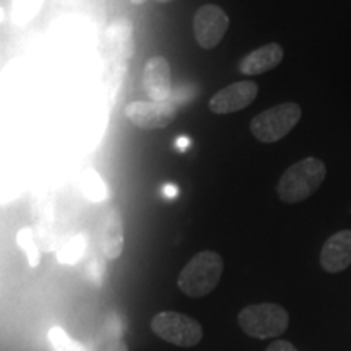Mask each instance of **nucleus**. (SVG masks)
<instances>
[{"mask_svg":"<svg viewBox=\"0 0 351 351\" xmlns=\"http://www.w3.org/2000/svg\"><path fill=\"white\" fill-rule=\"evenodd\" d=\"M327 166L319 158L309 156L285 171L276 184V195L283 204L293 205L309 199L326 181Z\"/></svg>","mask_w":351,"mask_h":351,"instance_id":"f257e3e1","label":"nucleus"},{"mask_svg":"<svg viewBox=\"0 0 351 351\" xmlns=\"http://www.w3.org/2000/svg\"><path fill=\"white\" fill-rule=\"evenodd\" d=\"M223 269L225 265L218 252H199L181 270L178 276V287L189 298H204L218 287Z\"/></svg>","mask_w":351,"mask_h":351,"instance_id":"f03ea898","label":"nucleus"},{"mask_svg":"<svg viewBox=\"0 0 351 351\" xmlns=\"http://www.w3.org/2000/svg\"><path fill=\"white\" fill-rule=\"evenodd\" d=\"M238 324L245 335L267 340L283 335L289 324L288 311L275 302H261L244 307L238 314Z\"/></svg>","mask_w":351,"mask_h":351,"instance_id":"7ed1b4c3","label":"nucleus"},{"mask_svg":"<svg viewBox=\"0 0 351 351\" xmlns=\"http://www.w3.org/2000/svg\"><path fill=\"white\" fill-rule=\"evenodd\" d=\"M302 109L296 103H282L265 109L251 121V134L262 143H275L287 135L301 121Z\"/></svg>","mask_w":351,"mask_h":351,"instance_id":"20e7f679","label":"nucleus"},{"mask_svg":"<svg viewBox=\"0 0 351 351\" xmlns=\"http://www.w3.org/2000/svg\"><path fill=\"white\" fill-rule=\"evenodd\" d=\"M152 332L168 343L191 348L199 345L204 339V328L200 322L191 315L163 311L152 319Z\"/></svg>","mask_w":351,"mask_h":351,"instance_id":"39448f33","label":"nucleus"},{"mask_svg":"<svg viewBox=\"0 0 351 351\" xmlns=\"http://www.w3.org/2000/svg\"><path fill=\"white\" fill-rule=\"evenodd\" d=\"M104 56H106L108 67L112 65V86L114 75L124 77V64L135 54L134 23L129 19H116L108 25L103 36Z\"/></svg>","mask_w":351,"mask_h":351,"instance_id":"423d86ee","label":"nucleus"},{"mask_svg":"<svg viewBox=\"0 0 351 351\" xmlns=\"http://www.w3.org/2000/svg\"><path fill=\"white\" fill-rule=\"evenodd\" d=\"M125 117L132 125L143 130H160L171 125L178 116L173 101H132L125 106Z\"/></svg>","mask_w":351,"mask_h":351,"instance_id":"0eeeda50","label":"nucleus"},{"mask_svg":"<svg viewBox=\"0 0 351 351\" xmlns=\"http://www.w3.org/2000/svg\"><path fill=\"white\" fill-rule=\"evenodd\" d=\"M192 26L199 46L204 49H213L225 38L230 28V16L221 7L208 3L195 12Z\"/></svg>","mask_w":351,"mask_h":351,"instance_id":"6e6552de","label":"nucleus"},{"mask_svg":"<svg viewBox=\"0 0 351 351\" xmlns=\"http://www.w3.org/2000/svg\"><path fill=\"white\" fill-rule=\"evenodd\" d=\"M258 85L252 80L231 83L215 93L208 101V108L213 114H232L243 111L256 101Z\"/></svg>","mask_w":351,"mask_h":351,"instance_id":"1a4fd4ad","label":"nucleus"},{"mask_svg":"<svg viewBox=\"0 0 351 351\" xmlns=\"http://www.w3.org/2000/svg\"><path fill=\"white\" fill-rule=\"evenodd\" d=\"M142 85L148 98L156 103L168 101L173 95V80H171V65L165 57L155 56L145 64Z\"/></svg>","mask_w":351,"mask_h":351,"instance_id":"9d476101","label":"nucleus"},{"mask_svg":"<svg viewBox=\"0 0 351 351\" xmlns=\"http://www.w3.org/2000/svg\"><path fill=\"white\" fill-rule=\"evenodd\" d=\"M351 265V230H341L324 243L320 267L327 274H340Z\"/></svg>","mask_w":351,"mask_h":351,"instance_id":"9b49d317","label":"nucleus"},{"mask_svg":"<svg viewBox=\"0 0 351 351\" xmlns=\"http://www.w3.org/2000/svg\"><path fill=\"white\" fill-rule=\"evenodd\" d=\"M125 231L119 208H109L101 225V251L108 261H117L124 252Z\"/></svg>","mask_w":351,"mask_h":351,"instance_id":"f8f14e48","label":"nucleus"},{"mask_svg":"<svg viewBox=\"0 0 351 351\" xmlns=\"http://www.w3.org/2000/svg\"><path fill=\"white\" fill-rule=\"evenodd\" d=\"M285 57L283 47L278 43H269L265 46L257 47L256 51L249 52L247 56L243 57L238 69L243 75L256 77L262 73L270 72L282 64Z\"/></svg>","mask_w":351,"mask_h":351,"instance_id":"ddd939ff","label":"nucleus"},{"mask_svg":"<svg viewBox=\"0 0 351 351\" xmlns=\"http://www.w3.org/2000/svg\"><path fill=\"white\" fill-rule=\"evenodd\" d=\"M80 186L83 197L90 200L91 204H101V202H106L109 199V189L106 182L101 178L98 171H95L93 168L83 171Z\"/></svg>","mask_w":351,"mask_h":351,"instance_id":"4468645a","label":"nucleus"},{"mask_svg":"<svg viewBox=\"0 0 351 351\" xmlns=\"http://www.w3.org/2000/svg\"><path fill=\"white\" fill-rule=\"evenodd\" d=\"M88 249V236L83 232L73 234L72 238L65 241V243L57 249V262L62 265H75L85 257Z\"/></svg>","mask_w":351,"mask_h":351,"instance_id":"2eb2a0df","label":"nucleus"},{"mask_svg":"<svg viewBox=\"0 0 351 351\" xmlns=\"http://www.w3.org/2000/svg\"><path fill=\"white\" fill-rule=\"evenodd\" d=\"M16 244L26 254V258H28V265L32 269H36V267L41 263V249L36 243V236H34V230L32 226H25L16 232Z\"/></svg>","mask_w":351,"mask_h":351,"instance_id":"dca6fc26","label":"nucleus"},{"mask_svg":"<svg viewBox=\"0 0 351 351\" xmlns=\"http://www.w3.org/2000/svg\"><path fill=\"white\" fill-rule=\"evenodd\" d=\"M44 0H12L10 19L15 26H25L41 10Z\"/></svg>","mask_w":351,"mask_h":351,"instance_id":"f3484780","label":"nucleus"},{"mask_svg":"<svg viewBox=\"0 0 351 351\" xmlns=\"http://www.w3.org/2000/svg\"><path fill=\"white\" fill-rule=\"evenodd\" d=\"M47 341L51 345V351H91L86 345L73 340L60 326H54L47 332Z\"/></svg>","mask_w":351,"mask_h":351,"instance_id":"a211bd4d","label":"nucleus"},{"mask_svg":"<svg viewBox=\"0 0 351 351\" xmlns=\"http://www.w3.org/2000/svg\"><path fill=\"white\" fill-rule=\"evenodd\" d=\"M104 271H106V267H104V262L99 261L98 257H95L93 261L88 263V267H86L88 280H90V282L98 288L101 287V285H103Z\"/></svg>","mask_w":351,"mask_h":351,"instance_id":"6ab92c4d","label":"nucleus"},{"mask_svg":"<svg viewBox=\"0 0 351 351\" xmlns=\"http://www.w3.org/2000/svg\"><path fill=\"white\" fill-rule=\"evenodd\" d=\"M101 351H129V346L124 340H106V345L101 348Z\"/></svg>","mask_w":351,"mask_h":351,"instance_id":"aec40b11","label":"nucleus"},{"mask_svg":"<svg viewBox=\"0 0 351 351\" xmlns=\"http://www.w3.org/2000/svg\"><path fill=\"white\" fill-rule=\"evenodd\" d=\"M267 351H298V350L287 340H276L269 346V348H267Z\"/></svg>","mask_w":351,"mask_h":351,"instance_id":"412c9836","label":"nucleus"},{"mask_svg":"<svg viewBox=\"0 0 351 351\" xmlns=\"http://www.w3.org/2000/svg\"><path fill=\"white\" fill-rule=\"evenodd\" d=\"M163 194L169 199H174V197L179 195V187L174 186V184H166L163 187Z\"/></svg>","mask_w":351,"mask_h":351,"instance_id":"4be33fe9","label":"nucleus"},{"mask_svg":"<svg viewBox=\"0 0 351 351\" xmlns=\"http://www.w3.org/2000/svg\"><path fill=\"white\" fill-rule=\"evenodd\" d=\"M189 143H191V142H189V140H187L186 137H181V138L178 140V142H176V145H178V147L181 148V150H184V148H186Z\"/></svg>","mask_w":351,"mask_h":351,"instance_id":"5701e85b","label":"nucleus"},{"mask_svg":"<svg viewBox=\"0 0 351 351\" xmlns=\"http://www.w3.org/2000/svg\"><path fill=\"white\" fill-rule=\"evenodd\" d=\"M3 20H5V10H3V8L0 7V23H2Z\"/></svg>","mask_w":351,"mask_h":351,"instance_id":"b1692460","label":"nucleus"},{"mask_svg":"<svg viewBox=\"0 0 351 351\" xmlns=\"http://www.w3.org/2000/svg\"><path fill=\"white\" fill-rule=\"evenodd\" d=\"M132 3H135V5H142V3L147 2V0H130Z\"/></svg>","mask_w":351,"mask_h":351,"instance_id":"393cba45","label":"nucleus"},{"mask_svg":"<svg viewBox=\"0 0 351 351\" xmlns=\"http://www.w3.org/2000/svg\"><path fill=\"white\" fill-rule=\"evenodd\" d=\"M156 2H161V3H168V2H173V0H156Z\"/></svg>","mask_w":351,"mask_h":351,"instance_id":"a878e982","label":"nucleus"}]
</instances>
